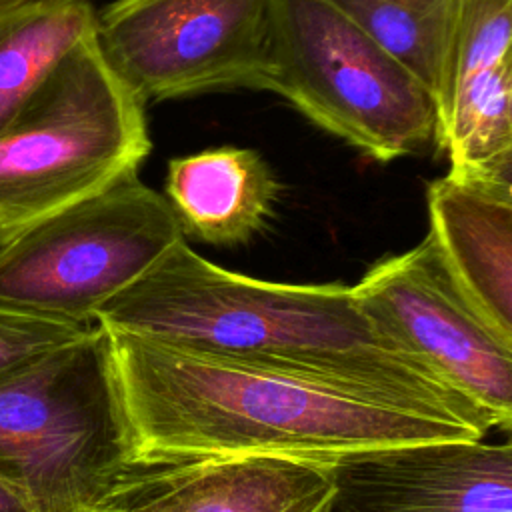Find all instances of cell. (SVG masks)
I'll list each match as a JSON object with an SVG mask.
<instances>
[{"mask_svg":"<svg viewBox=\"0 0 512 512\" xmlns=\"http://www.w3.org/2000/svg\"><path fill=\"white\" fill-rule=\"evenodd\" d=\"M22 2H32V0H0V6H12V4H22Z\"/></svg>","mask_w":512,"mask_h":512,"instance_id":"cell-19","label":"cell"},{"mask_svg":"<svg viewBox=\"0 0 512 512\" xmlns=\"http://www.w3.org/2000/svg\"><path fill=\"white\" fill-rule=\"evenodd\" d=\"M96 324L286 372L352 396L462 424H490L382 332L352 286L288 284L226 270L178 240Z\"/></svg>","mask_w":512,"mask_h":512,"instance_id":"cell-1","label":"cell"},{"mask_svg":"<svg viewBox=\"0 0 512 512\" xmlns=\"http://www.w3.org/2000/svg\"><path fill=\"white\" fill-rule=\"evenodd\" d=\"M0 512H34L24 492L0 476Z\"/></svg>","mask_w":512,"mask_h":512,"instance_id":"cell-17","label":"cell"},{"mask_svg":"<svg viewBox=\"0 0 512 512\" xmlns=\"http://www.w3.org/2000/svg\"><path fill=\"white\" fill-rule=\"evenodd\" d=\"M428 234L474 312L512 342V186L442 176L426 188Z\"/></svg>","mask_w":512,"mask_h":512,"instance_id":"cell-11","label":"cell"},{"mask_svg":"<svg viewBox=\"0 0 512 512\" xmlns=\"http://www.w3.org/2000/svg\"><path fill=\"white\" fill-rule=\"evenodd\" d=\"M90 326L0 308V376L78 338Z\"/></svg>","mask_w":512,"mask_h":512,"instance_id":"cell-16","label":"cell"},{"mask_svg":"<svg viewBox=\"0 0 512 512\" xmlns=\"http://www.w3.org/2000/svg\"><path fill=\"white\" fill-rule=\"evenodd\" d=\"M164 198L182 234L236 246L248 242L270 218L278 182L256 150L220 146L172 158Z\"/></svg>","mask_w":512,"mask_h":512,"instance_id":"cell-13","label":"cell"},{"mask_svg":"<svg viewBox=\"0 0 512 512\" xmlns=\"http://www.w3.org/2000/svg\"><path fill=\"white\" fill-rule=\"evenodd\" d=\"M182 238L166 198L130 172L0 248V308L94 324Z\"/></svg>","mask_w":512,"mask_h":512,"instance_id":"cell-6","label":"cell"},{"mask_svg":"<svg viewBox=\"0 0 512 512\" xmlns=\"http://www.w3.org/2000/svg\"><path fill=\"white\" fill-rule=\"evenodd\" d=\"M120 512H144V508H142V504H140V500H138V496H134Z\"/></svg>","mask_w":512,"mask_h":512,"instance_id":"cell-18","label":"cell"},{"mask_svg":"<svg viewBox=\"0 0 512 512\" xmlns=\"http://www.w3.org/2000/svg\"><path fill=\"white\" fill-rule=\"evenodd\" d=\"M352 290L372 322L464 396L490 428L510 430L512 342L462 298L426 238L378 260Z\"/></svg>","mask_w":512,"mask_h":512,"instance_id":"cell-8","label":"cell"},{"mask_svg":"<svg viewBox=\"0 0 512 512\" xmlns=\"http://www.w3.org/2000/svg\"><path fill=\"white\" fill-rule=\"evenodd\" d=\"M262 90L378 162L438 134L426 88L328 0H272Z\"/></svg>","mask_w":512,"mask_h":512,"instance_id":"cell-5","label":"cell"},{"mask_svg":"<svg viewBox=\"0 0 512 512\" xmlns=\"http://www.w3.org/2000/svg\"><path fill=\"white\" fill-rule=\"evenodd\" d=\"M134 460L148 468L276 456L328 466L362 450L482 438L298 376L108 330Z\"/></svg>","mask_w":512,"mask_h":512,"instance_id":"cell-2","label":"cell"},{"mask_svg":"<svg viewBox=\"0 0 512 512\" xmlns=\"http://www.w3.org/2000/svg\"><path fill=\"white\" fill-rule=\"evenodd\" d=\"M272 0H112L96 46L142 102L216 90H262Z\"/></svg>","mask_w":512,"mask_h":512,"instance_id":"cell-7","label":"cell"},{"mask_svg":"<svg viewBox=\"0 0 512 512\" xmlns=\"http://www.w3.org/2000/svg\"><path fill=\"white\" fill-rule=\"evenodd\" d=\"M324 466L234 456L158 468L136 494L144 512H328Z\"/></svg>","mask_w":512,"mask_h":512,"instance_id":"cell-12","label":"cell"},{"mask_svg":"<svg viewBox=\"0 0 512 512\" xmlns=\"http://www.w3.org/2000/svg\"><path fill=\"white\" fill-rule=\"evenodd\" d=\"M150 148L144 104L106 64L92 32L0 130V248L138 172Z\"/></svg>","mask_w":512,"mask_h":512,"instance_id":"cell-4","label":"cell"},{"mask_svg":"<svg viewBox=\"0 0 512 512\" xmlns=\"http://www.w3.org/2000/svg\"><path fill=\"white\" fill-rule=\"evenodd\" d=\"M442 100L460 0H328Z\"/></svg>","mask_w":512,"mask_h":512,"instance_id":"cell-15","label":"cell"},{"mask_svg":"<svg viewBox=\"0 0 512 512\" xmlns=\"http://www.w3.org/2000/svg\"><path fill=\"white\" fill-rule=\"evenodd\" d=\"M436 142L448 176L512 186V0H460Z\"/></svg>","mask_w":512,"mask_h":512,"instance_id":"cell-10","label":"cell"},{"mask_svg":"<svg viewBox=\"0 0 512 512\" xmlns=\"http://www.w3.org/2000/svg\"><path fill=\"white\" fill-rule=\"evenodd\" d=\"M152 472L132 454L104 326L0 376V476L34 512H120Z\"/></svg>","mask_w":512,"mask_h":512,"instance_id":"cell-3","label":"cell"},{"mask_svg":"<svg viewBox=\"0 0 512 512\" xmlns=\"http://www.w3.org/2000/svg\"><path fill=\"white\" fill-rule=\"evenodd\" d=\"M324 468L328 512H512L510 442L398 444L346 454Z\"/></svg>","mask_w":512,"mask_h":512,"instance_id":"cell-9","label":"cell"},{"mask_svg":"<svg viewBox=\"0 0 512 512\" xmlns=\"http://www.w3.org/2000/svg\"><path fill=\"white\" fill-rule=\"evenodd\" d=\"M90 0H32L0 6V130L56 64L94 32Z\"/></svg>","mask_w":512,"mask_h":512,"instance_id":"cell-14","label":"cell"}]
</instances>
